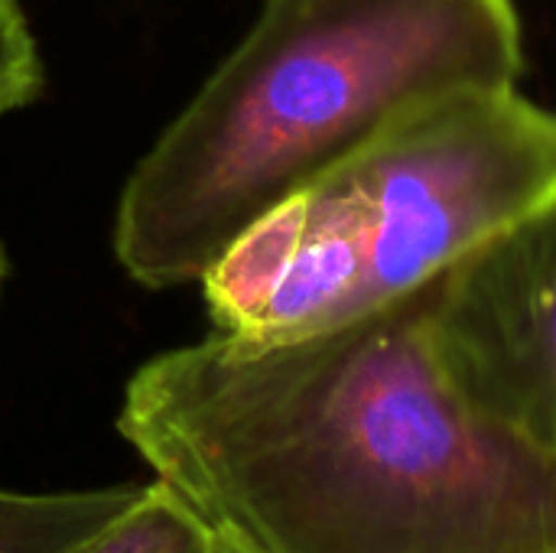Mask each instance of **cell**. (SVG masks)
I'll return each mask as SVG.
<instances>
[{"label":"cell","instance_id":"obj_8","mask_svg":"<svg viewBox=\"0 0 556 553\" xmlns=\"http://www.w3.org/2000/svg\"><path fill=\"white\" fill-rule=\"evenodd\" d=\"M218 553H225V551H222V548H218Z\"/></svg>","mask_w":556,"mask_h":553},{"label":"cell","instance_id":"obj_4","mask_svg":"<svg viewBox=\"0 0 556 553\" xmlns=\"http://www.w3.org/2000/svg\"><path fill=\"white\" fill-rule=\"evenodd\" d=\"M456 385L556 460V186L427 293Z\"/></svg>","mask_w":556,"mask_h":553},{"label":"cell","instance_id":"obj_1","mask_svg":"<svg viewBox=\"0 0 556 553\" xmlns=\"http://www.w3.org/2000/svg\"><path fill=\"white\" fill-rule=\"evenodd\" d=\"M427 293L124 385L117 433L225 553H556V460L443 365Z\"/></svg>","mask_w":556,"mask_h":553},{"label":"cell","instance_id":"obj_2","mask_svg":"<svg viewBox=\"0 0 556 553\" xmlns=\"http://www.w3.org/2000/svg\"><path fill=\"white\" fill-rule=\"evenodd\" d=\"M525 65L515 0H264L124 183L114 254L199 284L270 209L401 117Z\"/></svg>","mask_w":556,"mask_h":553},{"label":"cell","instance_id":"obj_3","mask_svg":"<svg viewBox=\"0 0 556 553\" xmlns=\"http://www.w3.org/2000/svg\"><path fill=\"white\" fill-rule=\"evenodd\" d=\"M554 186V111L515 85L450 95L254 222L199 280L212 329L277 345L401 306Z\"/></svg>","mask_w":556,"mask_h":553},{"label":"cell","instance_id":"obj_7","mask_svg":"<svg viewBox=\"0 0 556 553\" xmlns=\"http://www.w3.org/2000/svg\"><path fill=\"white\" fill-rule=\"evenodd\" d=\"M42 59L20 0H0V117L36 101Z\"/></svg>","mask_w":556,"mask_h":553},{"label":"cell","instance_id":"obj_5","mask_svg":"<svg viewBox=\"0 0 556 553\" xmlns=\"http://www.w3.org/2000/svg\"><path fill=\"white\" fill-rule=\"evenodd\" d=\"M147 486L68 492L0 489V553H78L104 535Z\"/></svg>","mask_w":556,"mask_h":553},{"label":"cell","instance_id":"obj_6","mask_svg":"<svg viewBox=\"0 0 556 553\" xmlns=\"http://www.w3.org/2000/svg\"><path fill=\"white\" fill-rule=\"evenodd\" d=\"M78 553H218L215 538L160 482Z\"/></svg>","mask_w":556,"mask_h":553}]
</instances>
